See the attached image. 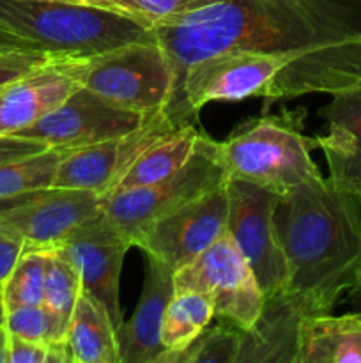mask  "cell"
Returning a JSON list of instances; mask_svg holds the SVG:
<instances>
[{
    "label": "cell",
    "mask_w": 361,
    "mask_h": 363,
    "mask_svg": "<svg viewBox=\"0 0 361 363\" xmlns=\"http://www.w3.org/2000/svg\"><path fill=\"white\" fill-rule=\"evenodd\" d=\"M152 34L172 64V101L193 64L227 50L289 60L271 101L335 96L361 84V0H218Z\"/></svg>",
    "instance_id": "obj_1"
},
{
    "label": "cell",
    "mask_w": 361,
    "mask_h": 363,
    "mask_svg": "<svg viewBox=\"0 0 361 363\" xmlns=\"http://www.w3.org/2000/svg\"><path fill=\"white\" fill-rule=\"evenodd\" d=\"M275 225L287 262L276 298L297 318L331 312L361 268V201L321 176L280 197Z\"/></svg>",
    "instance_id": "obj_2"
},
{
    "label": "cell",
    "mask_w": 361,
    "mask_h": 363,
    "mask_svg": "<svg viewBox=\"0 0 361 363\" xmlns=\"http://www.w3.org/2000/svg\"><path fill=\"white\" fill-rule=\"evenodd\" d=\"M0 30L50 55L94 57L152 35V28L113 11L48 0H0Z\"/></svg>",
    "instance_id": "obj_3"
},
{
    "label": "cell",
    "mask_w": 361,
    "mask_h": 363,
    "mask_svg": "<svg viewBox=\"0 0 361 363\" xmlns=\"http://www.w3.org/2000/svg\"><path fill=\"white\" fill-rule=\"evenodd\" d=\"M204 144L227 179L246 181L280 197L297 184L321 177L310 155V140L294 113L262 117L225 142L204 135Z\"/></svg>",
    "instance_id": "obj_4"
},
{
    "label": "cell",
    "mask_w": 361,
    "mask_h": 363,
    "mask_svg": "<svg viewBox=\"0 0 361 363\" xmlns=\"http://www.w3.org/2000/svg\"><path fill=\"white\" fill-rule=\"evenodd\" d=\"M289 60L276 53L251 50H227L202 59L184 73L179 92L170 103V117L183 124L211 101H241L264 98L285 74Z\"/></svg>",
    "instance_id": "obj_5"
},
{
    "label": "cell",
    "mask_w": 361,
    "mask_h": 363,
    "mask_svg": "<svg viewBox=\"0 0 361 363\" xmlns=\"http://www.w3.org/2000/svg\"><path fill=\"white\" fill-rule=\"evenodd\" d=\"M173 69L154 34L91 57L84 87L120 108L152 113L168 108Z\"/></svg>",
    "instance_id": "obj_6"
},
{
    "label": "cell",
    "mask_w": 361,
    "mask_h": 363,
    "mask_svg": "<svg viewBox=\"0 0 361 363\" xmlns=\"http://www.w3.org/2000/svg\"><path fill=\"white\" fill-rule=\"evenodd\" d=\"M173 291H198L214 305V318L241 332L257 326L265 296L253 269L229 233L172 273Z\"/></svg>",
    "instance_id": "obj_7"
},
{
    "label": "cell",
    "mask_w": 361,
    "mask_h": 363,
    "mask_svg": "<svg viewBox=\"0 0 361 363\" xmlns=\"http://www.w3.org/2000/svg\"><path fill=\"white\" fill-rule=\"evenodd\" d=\"M227 181L223 169L205 147L204 135H200L197 151L183 169L156 183L108 195L103 213L122 233L131 247H137L138 240L152 223Z\"/></svg>",
    "instance_id": "obj_8"
},
{
    "label": "cell",
    "mask_w": 361,
    "mask_h": 363,
    "mask_svg": "<svg viewBox=\"0 0 361 363\" xmlns=\"http://www.w3.org/2000/svg\"><path fill=\"white\" fill-rule=\"evenodd\" d=\"M103 208L105 197L94 191L45 188L0 202V233L18 238L25 250L52 252Z\"/></svg>",
    "instance_id": "obj_9"
},
{
    "label": "cell",
    "mask_w": 361,
    "mask_h": 363,
    "mask_svg": "<svg viewBox=\"0 0 361 363\" xmlns=\"http://www.w3.org/2000/svg\"><path fill=\"white\" fill-rule=\"evenodd\" d=\"M227 233L253 269L265 300L280 296L287 282V262L275 225L280 195L268 188L229 179Z\"/></svg>",
    "instance_id": "obj_10"
},
{
    "label": "cell",
    "mask_w": 361,
    "mask_h": 363,
    "mask_svg": "<svg viewBox=\"0 0 361 363\" xmlns=\"http://www.w3.org/2000/svg\"><path fill=\"white\" fill-rule=\"evenodd\" d=\"M177 126L179 123L163 108L151 113L142 126L130 133L73 149L57 169L52 188L87 190L106 199L138 156Z\"/></svg>",
    "instance_id": "obj_11"
},
{
    "label": "cell",
    "mask_w": 361,
    "mask_h": 363,
    "mask_svg": "<svg viewBox=\"0 0 361 363\" xmlns=\"http://www.w3.org/2000/svg\"><path fill=\"white\" fill-rule=\"evenodd\" d=\"M227 183L152 223L137 247L172 273L193 261L227 233Z\"/></svg>",
    "instance_id": "obj_12"
},
{
    "label": "cell",
    "mask_w": 361,
    "mask_h": 363,
    "mask_svg": "<svg viewBox=\"0 0 361 363\" xmlns=\"http://www.w3.org/2000/svg\"><path fill=\"white\" fill-rule=\"evenodd\" d=\"M149 116L120 108L81 85L55 110L16 135L42 142L48 147L78 149L130 133Z\"/></svg>",
    "instance_id": "obj_13"
},
{
    "label": "cell",
    "mask_w": 361,
    "mask_h": 363,
    "mask_svg": "<svg viewBox=\"0 0 361 363\" xmlns=\"http://www.w3.org/2000/svg\"><path fill=\"white\" fill-rule=\"evenodd\" d=\"M91 57L53 55L0 89V135H16L66 101L84 85Z\"/></svg>",
    "instance_id": "obj_14"
},
{
    "label": "cell",
    "mask_w": 361,
    "mask_h": 363,
    "mask_svg": "<svg viewBox=\"0 0 361 363\" xmlns=\"http://www.w3.org/2000/svg\"><path fill=\"white\" fill-rule=\"evenodd\" d=\"M130 241L101 213L81 223L60 245V250L80 272L85 293L101 301L115 328L122 325L119 286Z\"/></svg>",
    "instance_id": "obj_15"
},
{
    "label": "cell",
    "mask_w": 361,
    "mask_h": 363,
    "mask_svg": "<svg viewBox=\"0 0 361 363\" xmlns=\"http://www.w3.org/2000/svg\"><path fill=\"white\" fill-rule=\"evenodd\" d=\"M321 116L328 131L314 144L324 151L328 181L361 201V84L333 96Z\"/></svg>",
    "instance_id": "obj_16"
},
{
    "label": "cell",
    "mask_w": 361,
    "mask_h": 363,
    "mask_svg": "<svg viewBox=\"0 0 361 363\" xmlns=\"http://www.w3.org/2000/svg\"><path fill=\"white\" fill-rule=\"evenodd\" d=\"M172 294V272L149 257L140 301L133 315L117 328L120 363H158V358L165 353L161 325Z\"/></svg>",
    "instance_id": "obj_17"
},
{
    "label": "cell",
    "mask_w": 361,
    "mask_h": 363,
    "mask_svg": "<svg viewBox=\"0 0 361 363\" xmlns=\"http://www.w3.org/2000/svg\"><path fill=\"white\" fill-rule=\"evenodd\" d=\"M294 363H361V314L301 318Z\"/></svg>",
    "instance_id": "obj_18"
},
{
    "label": "cell",
    "mask_w": 361,
    "mask_h": 363,
    "mask_svg": "<svg viewBox=\"0 0 361 363\" xmlns=\"http://www.w3.org/2000/svg\"><path fill=\"white\" fill-rule=\"evenodd\" d=\"M66 339L74 363H120L115 325L105 305L85 291L74 305Z\"/></svg>",
    "instance_id": "obj_19"
},
{
    "label": "cell",
    "mask_w": 361,
    "mask_h": 363,
    "mask_svg": "<svg viewBox=\"0 0 361 363\" xmlns=\"http://www.w3.org/2000/svg\"><path fill=\"white\" fill-rule=\"evenodd\" d=\"M198 137H200V133L195 130L193 124H179L176 130L166 133L165 137L159 138L147 151L138 156L137 162L124 174L112 194L120 190H130V188L145 186V184L156 183V181H161L176 174L195 155Z\"/></svg>",
    "instance_id": "obj_20"
},
{
    "label": "cell",
    "mask_w": 361,
    "mask_h": 363,
    "mask_svg": "<svg viewBox=\"0 0 361 363\" xmlns=\"http://www.w3.org/2000/svg\"><path fill=\"white\" fill-rule=\"evenodd\" d=\"M214 319L212 300L198 291H173L165 308L161 325V344L165 353L158 363H168L170 358L186 350Z\"/></svg>",
    "instance_id": "obj_21"
},
{
    "label": "cell",
    "mask_w": 361,
    "mask_h": 363,
    "mask_svg": "<svg viewBox=\"0 0 361 363\" xmlns=\"http://www.w3.org/2000/svg\"><path fill=\"white\" fill-rule=\"evenodd\" d=\"M73 149L46 147L35 155L0 163V202L52 188L57 169Z\"/></svg>",
    "instance_id": "obj_22"
},
{
    "label": "cell",
    "mask_w": 361,
    "mask_h": 363,
    "mask_svg": "<svg viewBox=\"0 0 361 363\" xmlns=\"http://www.w3.org/2000/svg\"><path fill=\"white\" fill-rule=\"evenodd\" d=\"M46 262L48 252L23 248V254L2 284L6 312L27 305H41L45 301Z\"/></svg>",
    "instance_id": "obj_23"
},
{
    "label": "cell",
    "mask_w": 361,
    "mask_h": 363,
    "mask_svg": "<svg viewBox=\"0 0 361 363\" xmlns=\"http://www.w3.org/2000/svg\"><path fill=\"white\" fill-rule=\"evenodd\" d=\"M84 291L81 277L76 266L60 248L48 252L45 279V301L42 305L69 325L78 296Z\"/></svg>",
    "instance_id": "obj_24"
},
{
    "label": "cell",
    "mask_w": 361,
    "mask_h": 363,
    "mask_svg": "<svg viewBox=\"0 0 361 363\" xmlns=\"http://www.w3.org/2000/svg\"><path fill=\"white\" fill-rule=\"evenodd\" d=\"M243 347V332L236 326L211 325L184 351L170 358L168 363H237Z\"/></svg>",
    "instance_id": "obj_25"
},
{
    "label": "cell",
    "mask_w": 361,
    "mask_h": 363,
    "mask_svg": "<svg viewBox=\"0 0 361 363\" xmlns=\"http://www.w3.org/2000/svg\"><path fill=\"white\" fill-rule=\"evenodd\" d=\"M6 326L11 335L38 340V342L42 344L64 339L67 333V323H64L59 315L53 314L42 303L7 311Z\"/></svg>",
    "instance_id": "obj_26"
},
{
    "label": "cell",
    "mask_w": 361,
    "mask_h": 363,
    "mask_svg": "<svg viewBox=\"0 0 361 363\" xmlns=\"http://www.w3.org/2000/svg\"><path fill=\"white\" fill-rule=\"evenodd\" d=\"M142 25L154 28L218 0H122Z\"/></svg>",
    "instance_id": "obj_27"
},
{
    "label": "cell",
    "mask_w": 361,
    "mask_h": 363,
    "mask_svg": "<svg viewBox=\"0 0 361 363\" xmlns=\"http://www.w3.org/2000/svg\"><path fill=\"white\" fill-rule=\"evenodd\" d=\"M50 53L32 48L0 50V89L25 77L50 59Z\"/></svg>",
    "instance_id": "obj_28"
},
{
    "label": "cell",
    "mask_w": 361,
    "mask_h": 363,
    "mask_svg": "<svg viewBox=\"0 0 361 363\" xmlns=\"http://www.w3.org/2000/svg\"><path fill=\"white\" fill-rule=\"evenodd\" d=\"M48 145L20 135H0V163L35 155Z\"/></svg>",
    "instance_id": "obj_29"
},
{
    "label": "cell",
    "mask_w": 361,
    "mask_h": 363,
    "mask_svg": "<svg viewBox=\"0 0 361 363\" xmlns=\"http://www.w3.org/2000/svg\"><path fill=\"white\" fill-rule=\"evenodd\" d=\"M48 344L11 335L9 363H46Z\"/></svg>",
    "instance_id": "obj_30"
},
{
    "label": "cell",
    "mask_w": 361,
    "mask_h": 363,
    "mask_svg": "<svg viewBox=\"0 0 361 363\" xmlns=\"http://www.w3.org/2000/svg\"><path fill=\"white\" fill-rule=\"evenodd\" d=\"M23 254V243L18 238L0 233V284L9 277L11 269Z\"/></svg>",
    "instance_id": "obj_31"
},
{
    "label": "cell",
    "mask_w": 361,
    "mask_h": 363,
    "mask_svg": "<svg viewBox=\"0 0 361 363\" xmlns=\"http://www.w3.org/2000/svg\"><path fill=\"white\" fill-rule=\"evenodd\" d=\"M48 2H64V4H78V6H92V7H99V9H106V11H113V13L124 14V16H130L133 20L134 14L124 6L122 0H48ZM138 21V20H137ZM140 23V21H138Z\"/></svg>",
    "instance_id": "obj_32"
},
{
    "label": "cell",
    "mask_w": 361,
    "mask_h": 363,
    "mask_svg": "<svg viewBox=\"0 0 361 363\" xmlns=\"http://www.w3.org/2000/svg\"><path fill=\"white\" fill-rule=\"evenodd\" d=\"M46 363H74L73 351H71V346L66 337L48 342V358H46Z\"/></svg>",
    "instance_id": "obj_33"
},
{
    "label": "cell",
    "mask_w": 361,
    "mask_h": 363,
    "mask_svg": "<svg viewBox=\"0 0 361 363\" xmlns=\"http://www.w3.org/2000/svg\"><path fill=\"white\" fill-rule=\"evenodd\" d=\"M7 48H32V46L28 45V43H25L23 39L9 34V32L0 30V50H7ZM32 50H35V48H32Z\"/></svg>",
    "instance_id": "obj_34"
},
{
    "label": "cell",
    "mask_w": 361,
    "mask_h": 363,
    "mask_svg": "<svg viewBox=\"0 0 361 363\" xmlns=\"http://www.w3.org/2000/svg\"><path fill=\"white\" fill-rule=\"evenodd\" d=\"M11 351V333L7 330L6 323L0 325V363H9Z\"/></svg>",
    "instance_id": "obj_35"
},
{
    "label": "cell",
    "mask_w": 361,
    "mask_h": 363,
    "mask_svg": "<svg viewBox=\"0 0 361 363\" xmlns=\"http://www.w3.org/2000/svg\"><path fill=\"white\" fill-rule=\"evenodd\" d=\"M6 323V307H4V294H2V284H0V325Z\"/></svg>",
    "instance_id": "obj_36"
},
{
    "label": "cell",
    "mask_w": 361,
    "mask_h": 363,
    "mask_svg": "<svg viewBox=\"0 0 361 363\" xmlns=\"http://www.w3.org/2000/svg\"><path fill=\"white\" fill-rule=\"evenodd\" d=\"M354 293H357L360 294V298H361V268H360V272H357V279H356V286H354Z\"/></svg>",
    "instance_id": "obj_37"
}]
</instances>
